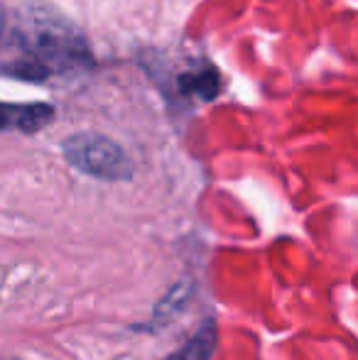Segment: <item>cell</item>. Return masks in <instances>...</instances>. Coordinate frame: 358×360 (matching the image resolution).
Segmentation results:
<instances>
[{
	"instance_id": "1",
	"label": "cell",
	"mask_w": 358,
	"mask_h": 360,
	"mask_svg": "<svg viewBox=\"0 0 358 360\" xmlns=\"http://www.w3.org/2000/svg\"><path fill=\"white\" fill-rule=\"evenodd\" d=\"M18 34L25 49L42 62L72 67L89 59L84 34L49 5H27L20 10Z\"/></svg>"
},
{
	"instance_id": "2",
	"label": "cell",
	"mask_w": 358,
	"mask_h": 360,
	"mask_svg": "<svg viewBox=\"0 0 358 360\" xmlns=\"http://www.w3.org/2000/svg\"><path fill=\"white\" fill-rule=\"evenodd\" d=\"M62 152L74 169L101 181H125L133 176V162L125 150L98 133H77L62 143Z\"/></svg>"
},
{
	"instance_id": "3",
	"label": "cell",
	"mask_w": 358,
	"mask_h": 360,
	"mask_svg": "<svg viewBox=\"0 0 358 360\" xmlns=\"http://www.w3.org/2000/svg\"><path fill=\"white\" fill-rule=\"evenodd\" d=\"M54 118V108L47 103H0V130L37 133Z\"/></svg>"
},
{
	"instance_id": "4",
	"label": "cell",
	"mask_w": 358,
	"mask_h": 360,
	"mask_svg": "<svg viewBox=\"0 0 358 360\" xmlns=\"http://www.w3.org/2000/svg\"><path fill=\"white\" fill-rule=\"evenodd\" d=\"M216 341H219L216 323L209 319L204 326H199V331H196L184 346L177 348L174 353H170L165 360H211L216 351Z\"/></svg>"
},
{
	"instance_id": "5",
	"label": "cell",
	"mask_w": 358,
	"mask_h": 360,
	"mask_svg": "<svg viewBox=\"0 0 358 360\" xmlns=\"http://www.w3.org/2000/svg\"><path fill=\"white\" fill-rule=\"evenodd\" d=\"M0 32H3V5H0Z\"/></svg>"
}]
</instances>
